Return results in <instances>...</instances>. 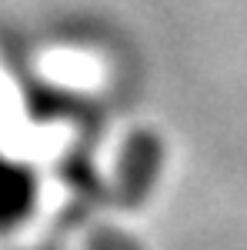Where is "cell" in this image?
Here are the masks:
<instances>
[{
	"label": "cell",
	"mask_w": 247,
	"mask_h": 250,
	"mask_svg": "<svg viewBox=\"0 0 247 250\" xmlns=\"http://www.w3.org/2000/svg\"><path fill=\"white\" fill-rule=\"evenodd\" d=\"M3 224L14 227L17 217L30 213L34 207V173L23 170V167H10L3 177Z\"/></svg>",
	"instance_id": "7a4b0ae2"
},
{
	"label": "cell",
	"mask_w": 247,
	"mask_h": 250,
	"mask_svg": "<svg viewBox=\"0 0 247 250\" xmlns=\"http://www.w3.org/2000/svg\"><path fill=\"white\" fill-rule=\"evenodd\" d=\"M160 160H164V144L154 134H137L127 140L124 157H120V173H117V184H120V204H140V197L154 187L157 170H160Z\"/></svg>",
	"instance_id": "6da1fadb"
}]
</instances>
